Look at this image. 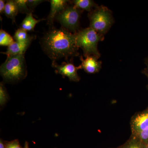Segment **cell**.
Segmentation results:
<instances>
[{
  "label": "cell",
  "mask_w": 148,
  "mask_h": 148,
  "mask_svg": "<svg viewBox=\"0 0 148 148\" xmlns=\"http://www.w3.org/2000/svg\"><path fill=\"white\" fill-rule=\"evenodd\" d=\"M41 45L43 50L52 60L61 58L66 60L79 55L76 44V36L63 27L52 28L42 38Z\"/></svg>",
  "instance_id": "6da1fadb"
},
{
  "label": "cell",
  "mask_w": 148,
  "mask_h": 148,
  "mask_svg": "<svg viewBox=\"0 0 148 148\" xmlns=\"http://www.w3.org/2000/svg\"><path fill=\"white\" fill-rule=\"evenodd\" d=\"M0 73L6 82H16L27 76V71L24 54L7 57L0 68Z\"/></svg>",
  "instance_id": "7a4b0ae2"
},
{
  "label": "cell",
  "mask_w": 148,
  "mask_h": 148,
  "mask_svg": "<svg viewBox=\"0 0 148 148\" xmlns=\"http://www.w3.org/2000/svg\"><path fill=\"white\" fill-rule=\"evenodd\" d=\"M77 47L82 49L85 57L95 56L99 58L101 53L98 49V45L100 41L104 39V36L100 34L94 29L89 27L79 30L75 33Z\"/></svg>",
  "instance_id": "3957f363"
},
{
  "label": "cell",
  "mask_w": 148,
  "mask_h": 148,
  "mask_svg": "<svg viewBox=\"0 0 148 148\" xmlns=\"http://www.w3.org/2000/svg\"><path fill=\"white\" fill-rule=\"evenodd\" d=\"M88 17L90 21L89 27L104 36L114 23L112 12L103 5L98 6L89 12Z\"/></svg>",
  "instance_id": "277c9868"
},
{
  "label": "cell",
  "mask_w": 148,
  "mask_h": 148,
  "mask_svg": "<svg viewBox=\"0 0 148 148\" xmlns=\"http://www.w3.org/2000/svg\"><path fill=\"white\" fill-rule=\"evenodd\" d=\"M82 12L71 3L58 14L55 18L62 27L75 34L79 30L80 18Z\"/></svg>",
  "instance_id": "5b68a950"
},
{
  "label": "cell",
  "mask_w": 148,
  "mask_h": 148,
  "mask_svg": "<svg viewBox=\"0 0 148 148\" xmlns=\"http://www.w3.org/2000/svg\"><path fill=\"white\" fill-rule=\"evenodd\" d=\"M52 67L55 69L56 73L60 74L64 77H68L71 81H79L80 78L77 73V67H75L72 62H64L61 65H58L55 61H52Z\"/></svg>",
  "instance_id": "8992f818"
},
{
  "label": "cell",
  "mask_w": 148,
  "mask_h": 148,
  "mask_svg": "<svg viewBox=\"0 0 148 148\" xmlns=\"http://www.w3.org/2000/svg\"><path fill=\"white\" fill-rule=\"evenodd\" d=\"M132 135H136L148 128V110L137 114L132 118L131 123Z\"/></svg>",
  "instance_id": "52a82bcc"
},
{
  "label": "cell",
  "mask_w": 148,
  "mask_h": 148,
  "mask_svg": "<svg viewBox=\"0 0 148 148\" xmlns=\"http://www.w3.org/2000/svg\"><path fill=\"white\" fill-rule=\"evenodd\" d=\"M82 64L78 67V70L83 69L87 73L94 74L98 73L101 69L102 62L98 61V58L92 56H87L85 59L80 56Z\"/></svg>",
  "instance_id": "ba28073f"
},
{
  "label": "cell",
  "mask_w": 148,
  "mask_h": 148,
  "mask_svg": "<svg viewBox=\"0 0 148 148\" xmlns=\"http://www.w3.org/2000/svg\"><path fill=\"white\" fill-rule=\"evenodd\" d=\"M34 37L31 36L30 38L27 41H14L11 45L9 46L5 52H2L1 53L5 54L8 56H12L21 54H25L27 49L31 45Z\"/></svg>",
  "instance_id": "9c48e42d"
},
{
  "label": "cell",
  "mask_w": 148,
  "mask_h": 148,
  "mask_svg": "<svg viewBox=\"0 0 148 148\" xmlns=\"http://www.w3.org/2000/svg\"><path fill=\"white\" fill-rule=\"evenodd\" d=\"M69 1L67 0H51L50 1L51 9L50 13L47 17L49 25H53V21L56 15L62 11L68 5Z\"/></svg>",
  "instance_id": "30bf717a"
},
{
  "label": "cell",
  "mask_w": 148,
  "mask_h": 148,
  "mask_svg": "<svg viewBox=\"0 0 148 148\" xmlns=\"http://www.w3.org/2000/svg\"><path fill=\"white\" fill-rule=\"evenodd\" d=\"M45 19L37 20L33 17L32 12L28 14L24 18L20 25V28L24 29L25 31L32 32L34 31L36 25L40 21L45 20Z\"/></svg>",
  "instance_id": "8fae6325"
},
{
  "label": "cell",
  "mask_w": 148,
  "mask_h": 148,
  "mask_svg": "<svg viewBox=\"0 0 148 148\" xmlns=\"http://www.w3.org/2000/svg\"><path fill=\"white\" fill-rule=\"evenodd\" d=\"M70 3L77 8L82 11H87L89 12L98 6L94 1L91 0H74L70 1Z\"/></svg>",
  "instance_id": "7c38bea8"
},
{
  "label": "cell",
  "mask_w": 148,
  "mask_h": 148,
  "mask_svg": "<svg viewBox=\"0 0 148 148\" xmlns=\"http://www.w3.org/2000/svg\"><path fill=\"white\" fill-rule=\"evenodd\" d=\"M18 12V8L14 1L9 0L7 1L5 3L4 14L8 18L12 20V23H15L16 16Z\"/></svg>",
  "instance_id": "4fadbf2b"
},
{
  "label": "cell",
  "mask_w": 148,
  "mask_h": 148,
  "mask_svg": "<svg viewBox=\"0 0 148 148\" xmlns=\"http://www.w3.org/2000/svg\"><path fill=\"white\" fill-rule=\"evenodd\" d=\"M14 38L8 33L3 29L0 30V45L9 46L14 42Z\"/></svg>",
  "instance_id": "5bb4252c"
},
{
  "label": "cell",
  "mask_w": 148,
  "mask_h": 148,
  "mask_svg": "<svg viewBox=\"0 0 148 148\" xmlns=\"http://www.w3.org/2000/svg\"><path fill=\"white\" fill-rule=\"evenodd\" d=\"M31 37V36L28 35L27 31L21 28H19L17 29L14 33L13 38L15 41L23 42L27 41Z\"/></svg>",
  "instance_id": "9a60e30c"
},
{
  "label": "cell",
  "mask_w": 148,
  "mask_h": 148,
  "mask_svg": "<svg viewBox=\"0 0 148 148\" xmlns=\"http://www.w3.org/2000/svg\"><path fill=\"white\" fill-rule=\"evenodd\" d=\"M120 148H143V144L138 137L133 135L131 139Z\"/></svg>",
  "instance_id": "2e32d148"
},
{
  "label": "cell",
  "mask_w": 148,
  "mask_h": 148,
  "mask_svg": "<svg viewBox=\"0 0 148 148\" xmlns=\"http://www.w3.org/2000/svg\"><path fill=\"white\" fill-rule=\"evenodd\" d=\"M14 1L20 13L27 14L32 12L27 5V0H15Z\"/></svg>",
  "instance_id": "e0dca14e"
},
{
  "label": "cell",
  "mask_w": 148,
  "mask_h": 148,
  "mask_svg": "<svg viewBox=\"0 0 148 148\" xmlns=\"http://www.w3.org/2000/svg\"><path fill=\"white\" fill-rule=\"evenodd\" d=\"M8 100V95L4 85L3 82L0 84V105L4 106Z\"/></svg>",
  "instance_id": "ac0fdd59"
},
{
  "label": "cell",
  "mask_w": 148,
  "mask_h": 148,
  "mask_svg": "<svg viewBox=\"0 0 148 148\" xmlns=\"http://www.w3.org/2000/svg\"><path fill=\"white\" fill-rule=\"evenodd\" d=\"M135 136V135H134ZM138 137L143 145L148 144V128L135 135Z\"/></svg>",
  "instance_id": "d6986e66"
},
{
  "label": "cell",
  "mask_w": 148,
  "mask_h": 148,
  "mask_svg": "<svg viewBox=\"0 0 148 148\" xmlns=\"http://www.w3.org/2000/svg\"><path fill=\"white\" fill-rule=\"evenodd\" d=\"M44 1L42 0H27V5L31 12H32L37 6Z\"/></svg>",
  "instance_id": "ffe728a7"
},
{
  "label": "cell",
  "mask_w": 148,
  "mask_h": 148,
  "mask_svg": "<svg viewBox=\"0 0 148 148\" xmlns=\"http://www.w3.org/2000/svg\"><path fill=\"white\" fill-rule=\"evenodd\" d=\"M5 148H22L18 140H14L5 143Z\"/></svg>",
  "instance_id": "44dd1931"
},
{
  "label": "cell",
  "mask_w": 148,
  "mask_h": 148,
  "mask_svg": "<svg viewBox=\"0 0 148 148\" xmlns=\"http://www.w3.org/2000/svg\"><path fill=\"white\" fill-rule=\"evenodd\" d=\"M5 6V1H3V0H1L0 1V13H4Z\"/></svg>",
  "instance_id": "7402d4cb"
},
{
  "label": "cell",
  "mask_w": 148,
  "mask_h": 148,
  "mask_svg": "<svg viewBox=\"0 0 148 148\" xmlns=\"http://www.w3.org/2000/svg\"><path fill=\"white\" fill-rule=\"evenodd\" d=\"M0 148H5V144H4L3 142L1 139V141H0Z\"/></svg>",
  "instance_id": "603a6c76"
},
{
  "label": "cell",
  "mask_w": 148,
  "mask_h": 148,
  "mask_svg": "<svg viewBox=\"0 0 148 148\" xmlns=\"http://www.w3.org/2000/svg\"><path fill=\"white\" fill-rule=\"evenodd\" d=\"M24 148H29V143L27 142H25V145H24Z\"/></svg>",
  "instance_id": "cb8c5ba5"
},
{
  "label": "cell",
  "mask_w": 148,
  "mask_h": 148,
  "mask_svg": "<svg viewBox=\"0 0 148 148\" xmlns=\"http://www.w3.org/2000/svg\"><path fill=\"white\" fill-rule=\"evenodd\" d=\"M143 148H148V144H147V145L143 144Z\"/></svg>",
  "instance_id": "d4e9b609"
},
{
  "label": "cell",
  "mask_w": 148,
  "mask_h": 148,
  "mask_svg": "<svg viewBox=\"0 0 148 148\" xmlns=\"http://www.w3.org/2000/svg\"><path fill=\"white\" fill-rule=\"evenodd\" d=\"M147 71H148V61H147Z\"/></svg>",
  "instance_id": "484cf974"
},
{
  "label": "cell",
  "mask_w": 148,
  "mask_h": 148,
  "mask_svg": "<svg viewBox=\"0 0 148 148\" xmlns=\"http://www.w3.org/2000/svg\"><path fill=\"white\" fill-rule=\"evenodd\" d=\"M147 71V72H148V71Z\"/></svg>",
  "instance_id": "4316f807"
}]
</instances>
